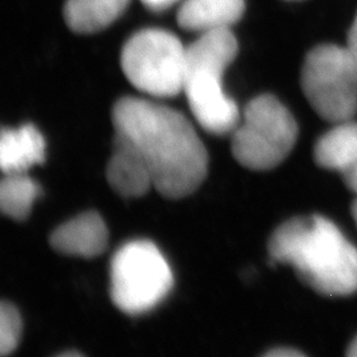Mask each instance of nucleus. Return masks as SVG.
Listing matches in <instances>:
<instances>
[{"label":"nucleus","mask_w":357,"mask_h":357,"mask_svg":"<svg viewBox=\"0 0 357 357\" xmlns=\"http://www.w3.org/2000/svg\"><path fill=\"white\" fill-rule=\"evenodd\" d=\"M186 49L170 31L144 29L125 43L121 68L142 93L153 98H172L184 89Z\"/></svg>","instance_id":"nucleus-7"},{"label":"nucleus","mask_w":357,"mask_h":357,"mask_svg":"<svg viewBox=\"0 0 357 357\" xmlns=\"http://www.w3.org/2000/svg\"><path fill=\"white\" fill-rule=\"evenodd\" d=\"M237 50L230 29L202 34L186 49L183 91L199 125L212 135H231L241 121L238 107L223 89V75Z\"/></svg>","instance_id":"nucleus-3"},{"label":"nucleus","mask_w":357,"mask_h":357,"mask_svg":"<svg viewBox=\"0 0 357 357\" xmlns=\"http://www.w3.org/2000/svg\"><path fill=\"white\" fill-rule=\"evenodd\" d=\"M45 160V140L35 125L3 128L0 135V168L3 175L29 172Z\"/></svg>","instance_id":"nucleus-11"},{"label":"nucleus","mask_w":357,"mask_h":357,"mask_svg":"<svg viewBox=\"0 0 357 357\" xmlns=\"http://www.w3.org/2000/svg\"><path fill=\"white\" fill-rule=\"evenodd\" d=\"M351 215L354 218V221L357 227V196L356 198H355L354 202H353V205H351Z\"/></svg>","instance_id":"nucleus-21"},{"label":"nucleus","mask_w":357,"mask_h":357,"mask_svg":"<svg viewBox=\"0 0 357 357\" xmlns=\"http://www.w3.org/2000/svg\"><path fill=\"white\" fill-rule=\"evenodd\" d=\"M265 357H303L304 353L294 349V348L279 347L274 348L264 354Z\"/></svg>","instance_id":"nucleus-16"},{"label":"nucleus","mask_w":357,"mask_h":357,"mask_svg":"<svg viewBox=\"0 0 357 357\" xmlns=\"http://www.w3.org/2000/svg\"><path fill=\"white\" fill-rule=\"evenodd\" d=\"M268 252L320 295L344 297L357 291V248L325 216L283 222L271 235Z\"/></svg>","instance_id":"nucleus-2"},{"label":"nucleus","mask_w":357,"mask_h":357,"mask_svg":"<svg viewBox=\"0 0 357 357\" xmlns=\"http://www.w3.org/2000/svg\"><path fill=\"white\" fill-rule=\"evenodd\" d=\"M245 10L244 0H186L178 10V24L202 34L230 29Z\"/></svg>","instance_id":"nucleus-12"},{"label":"nucleus","mask_w":357,"mask_h":357,"mask_svg":"<svg viewBox=\"0 0 357 357\" xmlns=\"http://www.w3.org/2000/svg\"><path fill=\"white\" fill-rule=\"evenodd\" d=\"M174 286L168 260L156 244L135 239L121 246L110 264V296L119 310L142 314L158 307Z\"/></svg>","instance_id":"nucleus-5"},{"label":"nucleus","mask_w":357,"mask_h":357,"mask_svg":"<svg viewBox=\"0 0 357 357\" xmlns=\"http://www.w3.org/2000/svg\"><path fill=\"white\" fill-rule=\"evenodd\" d=\"M347 47L357 56V14L354 22L351 24L349 34H348Z\"/></svg>","instance_id":"nucleus-18"},{"label":"nucleus","mask_w":357,"mask_h":357,"mask_svg":"<svg viewBox=\"0 0 357 357\" xmlns=\"http://www.w3.org/2000/svg\"><path fill=\"white\" fill-rule=\"evenodd\" d=\"M346 354L349 357H357V335L354 337V340L351 341V344L348 346Z\"/></svg>","instance_id":"nucleus-19"},{"label":"nucleus","mask_w":357,"mask_h":357,"mask_svg":"<svg viewBox=\"0 0 357 357\" xmlns=\"http://www.w3.org/2000/svg\"><path fill=\"white\" fill-rule=\"evenodd\" d=\"M311 108L328 123L351 121L357 114V56L348 47L319 45L311 50L301 73Z\"/></svg>","instance_id":"nucleus-6"},{"label":"nucleus","mask_w":357,"mask_h":357,"mask_svg":"<svg viewBox=\"0 0 357 357\" xmlns=\"http://www.w3.org/2000/svg\"><path fill=\"white\" fill-rule=\"evenodd\" d=\"M40 193V185L28 172L3 175L0 183V209L10 219H27Z\"/></svg>","instance_id":"nucleus-14"},{"label":"nucleus","mask_w":357,"mask_h":357,"mask_svg":"<svg viewBox=\"0 0 357 357\" xmlns=\"http://www.w3.org/2000/svg\"><path fill=\"white\" fill-rule=\"evenodd\" d=\"M107 181L114 191L128 198L144 196L154 188L152 175L142 156L116 135L112 158L107 165Z\"/></svg>","instance_id":"nucleus-10"},{"label":"nucleus","mask_w":357,"mask_h":357,"mask_svg":"<svg viewBox=\"0 0 357 357\" xmlns=\"http://www.w3.org/2000/svg\"><path fill=\"white\" fill-rule=\"evenodd\" d=\"M22 319L20 312L10 302L0 304V354H12L20 342Z\"/></svg>","instance_id":"nucleus-15"},{"label":"nucleus","mask_w":357,"mask_h":357,"mask_svg":"<svg viewBox=\"0 0 357 357\" xmlns=\"http://www.w3.org/2000/svg\"><path fill=\"white\" fill-rule=\"evenodd\" d=\"M142 1L146 7H149V10L161 12V10L170 8L179 0H142Z\"/></svg>","instance_id":"nucleus-17"},{"label":"nucleus","mask_w":357,"mask_h":357,"mask_svg":"<svg viewBox=\"0 0 357 357\" xmlns=\"http://www.w3.org/2000/svg\"><path fill=\"white\" fill-rule=\"evenodd\" d=\"M131 0H68L64 19L72 31L80 34L96 33L115 22Z\"/></svg>","instance_id":"nucleus-13"},{"label":"nucleus","mask_w":357,"mask_h":357,"mask_svg":"<svg viewBox=\"0 0 357 357\" xmlns=\"http://www.w3.org/2000/svg\"><path fill=\"white\" fill-rule=\"evenodd\" d=\"M314 159L319 167L340 172L344 185L357 196V121L334 124L314 147Z\"/></svg>","instance_id":"nucleus-8"},{"label":"nucleus","mask_w":357,"mask_h":357,"mask_svg":"<svg viewBox=\"0 0 357 357\" xmlns=\"http://www.w3.org/2000/svg\"><path fill=\"white\" fill-rule=\"evenodd\" d=\"M59 357H79L82 356L81 353L79 351H63L61 354L58 355Z\"/></svg>","instance_id":"nucleus-20"},{"label":"nucleus","mask_w":357,"mask_h":357,"mask_svg":"<svg viewBox=\"0 0 357 357\" xmlns=\"http://www.w3.org/2000/svg\"><path fill=\"white\" fill-rule=\"evenodd\" d=\"M231 135V152L239 165L265 172L289 155L297 142L298 126L279 98L264 94L246 105L242 121Z\"/></svg>","instance_id":"nucleus-4"},{"label":"nucleus","mask_w":357,"mask_h":357,"mask_svg":"<svg viewBox=\"0 0 357 357\" xmlns=\"http://www.w3.org/2000/svg\"><path fill=\"white\" fill-rule=\"evenodd\" d=\"M109 231L98 213L86 212L57 227L50 244L57 252L81 258H94L108 248Z\"/></svg>","instance_id":"nucleus-9"},{"label":"nucleus","mask_w":357,"mask_h":357,"mask_svg":"<svg viewBox=\"0 0 357 357\" xmlns=\"http://www.w3.org/2000/svg\"><path fill=\"white\" fill-rule=\"evenodd\" d=\"M115 135L145 161L153 186L165 198L196 192L208 172V153L191 121L146 98H123L112 109Z\"/></svg>","instance_id":"nucleus-1"}]
</instances>
